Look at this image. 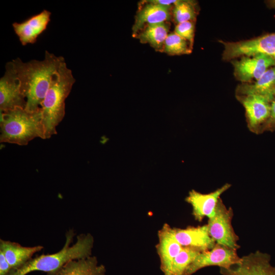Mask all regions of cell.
Instances as JSON below:
<instances>
[{
	"instance_id": "7a4b0ae2",
	"label": "cell",
	"mask_w": 275,
	"mask_h": 275,
	"mask_svg": "<svg viewBox=\"0 0 275 275\" xmlns=\"http://www.w3.org/2000/svg\"><path fill=\"white\" fill-rule=\"evenodd\" d=\"M73 229L66 233V241L62 249L51 254H42L33 258L22 266L12 270L8 275H26L34 271L46 272L47 275H56L59 270L69 261L92 256L94 238L90 233H81L77 236L75 243Z\"/></svg>"
},
{
	"instance_id": "484cf974",
	"label": "cell",
	"mask_w": 275,
	"mask_h": 275,
	"mask_svg": "<svg viewBox=\"0 0 275 275\" xmlns=\"http://www.w3.org/2000/svg\"><path fill=\"white\" fill-rule=\"evenodd\" d=\"M12 270L4 254L0 251V275H8Z\"/></svg>"
},
{
	"instance_id": "ba28073f",
	"label": "cell",
	"mask_w": 275,
	"mask_h": 275,
	"mask_svg": "<svg viewBox=\"0 0 275 275\" xmlns=\"http://www.w3.org/2000/svg\"><path fill=\"white\" fill-rule=\"evenodd\" d=\"M241 260L237 250L215 243L211 250L201 252L188 267L185 275H193L208 266H217L228 269Z\"/></svg>"
},
{
	"instance_id": "cb8c5ba5",
	"label": "cell",
	"mask_w": 275,
	"mask_h": 275,
	"mask_svg": "<svg viewBox=\"0 0 275 275\" xmlns=\"http://www.w3.org/2000/svg\"><path fill=\"white\" fill-rule=\"evenodd\" d=\"M174 32L188 42L193 48L195 36L194 21H185L177 24Z\"/></svg>"
},
{
	"instance_id": "277c9868",
	"label": "cell",
	"mask_w": 275,
	"mask_h": 275,
	"mask_svg": "<svg viewBox=\"0 0 275 275\" xmlns=\"http://www.w3.org/2000/svg\"><path fill=\"white\" fill-rule=\"evenodd\" d=\"M0 142L26 145L36 138L45 139L41 108L30 112L16 108L1 113Z\"/></svg>"
},
{
	"instance_id": "2e32d148",
	"label": "cell",
	"mask_w": 275,
	"mask_h": 275,
	"mask_svg": "<svg viewBox=\"0 0 275 275\" xmlns=\"http://www.w3.org/2000/svg\"><path fill=\"white\" fill-rule=\"evenodd\" d=\"M142 3L135 17L134 23L132 26V35L136 36L145 26L150 24L165 22L171 18L170 8L171 6L155 4L148 1Z\"/></svg>"
},
{
	"instance_id": "4fadbf2b",
	"label": "cell",
	"mask_w": 275,
	"mask_h": 275,
	"mask_svg": "<svg viewBox=\"0 0 275 275\" xmlns=\"http://www.w3.org/2000/svg\"><path fill=\"white\" fill-rule=\"evenodd\" d=\"M172 232L182 247L195 248L204 252L212 249L216 243L209 235L207 224L184 229L172 228Z\"/></svg>"
},
{
	"instance_id": "ffe728a7",
	"label": "cell",
	"mask_w": 275,
	"mask_h": 275,
	"mask_svg": "<svg viewBox=\"0 0 275 275\" xmlns=\"http://www.w3.org/2000/svg\"><path fill=\"white\" fill-rule=\"evenodd\" d=\"M169 25L165 22L148 24L136 35L142 43H149L156 50L162 51L168 35Z\"/></svg>"
},
{
	"instance_id": "9a60e30c",
	"label": "cell",
	"mask_w": 275,
	"mask_h": 275,
	"mask_svg": "<svg viewBox=\"0 0 275 275\" xmlns=\"http://www.w3.org/2000/svg\"><path fill=\"white\" fill-rule=\"evenodd\" d=\"M157 252L160 262V269L167 275L175 257L183 247L177 241L172 232V228L166 224L158 231Z\"/></svg>"
},
{
	"instance_id": "e0dca14e",
	"label": "cell",
	"mask_w": 275,
	"mask_h": 275,
	"mask_svg": "<svg viewBox=\"0 0 275 275\" xmlns=\"http://www.w3.org/2000/svg\"><path fill=\"white\" fill-rule=\"evenodd\" d=\"M275 66L270 67L254 82L242 83L236 89V95L256 94L271 102L275 98Z\"/></svg>"
},
{
	"instance_id": "5bb4252c",
	"label": "cell",
	"mask_w": 275,
	"mask_h": 275,
	"mask_svg": "<svg viewBox=\"0 0 275 275\" xmlns=\"http://www.w3.org/2000/svg\"><path fill=\"white\" fill-rule=\"evenodd\" d=\"M51 12L44 10L25 21L12 24L15 33L22 45L35 43L38 37L47 28L50 20Z\"/></svg>"
},
{
	"instance_id": "3957f363",
	"label": "cell",
	"mask_w": 275,
	"mask_h": 275,
	"mask_svg": "<svg viewBox=\"0 0 275 275\" xmlns=\"http://www.w3.org/2000/svg\"><path fill=\"white\" fill-rule=\"evenodd\" d=\"M75 82L72 72L64 61L53 75L40 107L45 139L57 134L56 127L65 116V100Z\"/></svg>"
},
{
	"instance_id": "603a6c76",
	"label": "cell",
	"mask_w": 275,
	"mask_h": 275,
	"mask_svg": "<svg viewBox=\"0 0 275 275\" xmlns=\"http://www.w3.org/2000/svg\"><path fill=\"white\" fill-rule=\"evenodd\" d=\"M192 47L186 40L175 32L167 36L164 43L162 51L170 55L189 54Z\"/></svg>"
},
{
	"instance_id": "4316f807",
	"label": "cell",
	"mask_w": 275,
	"mask_h": 275,
	"mask_svg": "<svg viewBox=\"0 0 275 275\" xmlns=\"http://www.w3.org/2000/svg\"><path fill=\"white\" fill-rule=\"evenodd\" d=\"M270 6L275 9V0L268 2Z\"/></svg>"
},
{
	"instance_id": "5b68a950",
	"label": "cell",
	"mask_w": 275,
	"mask_h": 275,
	"mask_svg": "<svg viewBox=\"0 0 275 275\" xmlns=\"http://www.w3.org/2000/svg\"><path fill=\"white\" fill-rule=\"evenodd\" d=\"M233 215V209L231 207L228 208L220 198L214 213L208 218L207 225L209 235L216 243L237 250L240 246L232 224Z\"/></svg>"
},
{
	"instance_id": "7c38bea8",
	"label": "cell",
	"mask_w": 275,
	"mask_h": 275,
	"mask_svg": "<svg viewBox=\"0 0 275 275\" xmlns=\"http://www.w3.org/2000/svg\"><path fill=\"white\" fill-rule=\"evenodd\" d=\"M231 186V184L227 183L208 194H202L194 189L190 190L185 201L192 207V215L195 219L201 222L205 217L209 218L213 216L221 196Z\"/></svg>"
},
{
	"instance_id": "6da1fadb",
	"label": "cell",
	"mask_w": 275,
	"mask_h": 275,
	"mask_svg": "<svg viewBox=\"0 0 275 275\" xmlns=\"http://www.w3.org/2000/svg\"><path fill=\"white\" fill-rule=\"evenodd\" d=\"M64 58L45 51L43 60L23 62L19 58L13 60L20 82L21 91L26 99L25 109L34 112L40 109L54 74Z\"/></svg>"
},
{
	"instance_id": "d6986e66",
	"label": "cell",
	"mask_w": 275,
	"mask_h": 275,
	"mask_svg": "<svg viewBox=\"0 0 275 275\" xmlns=\"http://www.w3.org/2000/svg\"><path fill=\"white\" fill-rule=\"evenodd\" d=\"M104 265L98 264L96 256L71 260L65 264L56 275H105Z\"/></svg>"
},
{
	"instance_id": "8992f818",
	"label": "cell",
	"mask_w": 275,
	"mask_h": 275,
	"mask_svg": "<svg viewBox=\"0 0 275 275\" xmlns=\"http://www.w3.org/2000/svg\"><path fill=\"white\" fill-rule=\"evenodd\" d=\"M224 46L222 59L230 61L243 56L263 54L275 61V33L236 42L219 40Z\"/></svg>"
},
{
	"instance_id": "30bf717a",
	"label": "cell",
	"mask_w": 275,
	"mask_h": 275,
	"mask_svg": "<svg viewBox=\"0 0 275 275\" xmlns=\"http://www.w3.org/2000/svg\"><path fill=\"white\" fill-rule=\"evenodd\" d=\"M222 275H275V266L270 263V256L257 251L241 257L240 261L230 268H220Z\"/></svg>"
},
{
	"instance_id": "44dd1931",
	"label": "cell",
	"mask_w": 275,
	"mask_h": 275,
	"mask_svg": "<svg viewBox=\"0 0 275 275\" xmlns=\"http://www.w3.org/2000/svg\"><path fill=\"white\" fill-rule=\"evenodd\" d=\"M201 252L197 249L183 247L174 259L167 275H185L189 265Z\"/></svg>"
},
{
	"instance_id": "8fae6325",
	"label": "cell",
	"mask_w": 275,
	"mask_h": 275,
	"mask_svg": "<svg viewBox=\"0 0 275 275\" xmlns=\"http://www.w3.org/2000/svg\"><path fill=\"white\" fill-rule=\"evenodd\" d=\"M231 62L235 78L242 83L258 79L267 70L275 66V61L263 54L241 57L240 60H233Z\"/></svg>"
},
{
	"instance_id": "d4e9b609",
	"label": "cell",
	"mask_w": 275,
	"mask_h": 275,
	"mask_svg": "<svg viewBox=\"0 0 275 275\" xmlns=\"http://www.w3.org/2000/svg\"><path fill=\"white\" fill-rule=\"evenodd\" d=\"M275 130V98L271 103L270 114L268 121L265 125L263 131Z\"/></svg>"
},
{
	"instance_id": "ac0fdd59",
	"label": "cell",
	"mask_w": 275,
	"mask_h": 275,
	"mask_svg": "<svg viewBox=\"0 0 275 275\" xmlns=\"http://www.w3.org/2000/svg\"><path fill=\"white\" fill-rule=\"evenodd\" d=\"M42 249L43 246L40 245L23 246L15 242L0 239V251L4 254L12 270L22 266Z\"/></svg>"
},
{
	"instance_id": "9c48e42d",
	"label": "cell",
	"mask_w": 275,
	"mask_h": 275,
	"mask_svg": "<svg viewBox=\"0 0 275 275\" xmlns=\"http://www.w3.org/2000/svg\"><path fill=\"white\" fill-rule=\"evenodd\" d=\"M243 106L249 129L253 132H263L270 114L271 103L266 98L256 94L236 95Z\"/></svg>"
},
{
	"instance_id": "7402d4cb",
	"label": "cell",
	"mask_w": 275,
	"mask_h": 275,
	"mask_svg": "<svg viewBox=\"0 0 275 275\" xmlns=\"http://www.w3.org/2000/svg\"><path fill=\"white\" fill-rule=\"evenodd\" d=\"M172 14L177 24L194 21L198 14L196 3L193 1L178 0L174 5Z\"/></svg>"
},
{
	"instance_id": "83f0119b",
	"label": "cell",
	"mask_w": 275,
	"mask_h": 275,
	"mask_svg": "<svg viewBox=\"0 0 275 275\" xmlns=\"http://www.w3.org/2000/svg\"><path fill=\"white\" fill-rule=\"evenodd\" d=\"M274 94H275V93H274Z\"/></svg>"
},
{
	"instance_id": "52a82bcc",
	"label": "cell",
	"mask_w": 275,
	"mask_h": 275,
	"mask_svg": "<svg viewBox=\"0 0 275 275\" xmlns=\"http://www.w3.org/2000/svg\"><path fill=\"white\" fill-rule=\"evenodd\" d=\"M26 100L21 91L20 82L12 61L6 65V71L0 79V111L25 108Z\"/></svg>"
}]
</instances>
